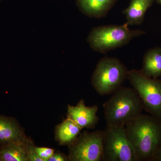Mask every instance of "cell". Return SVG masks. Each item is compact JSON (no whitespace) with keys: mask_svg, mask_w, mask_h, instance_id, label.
<instances>
[{"mask_svg":"<svg viewBox=\"0 0 161 161\" xmlns=\"http://www.w3.org/2000/svg\"><path fill=\"white\" fill-rule=\"evenodd\" d=\"M154 0H131L129 6L123 13L129 25H140L144 19L148 9Z\"/></svg>","mask_w":161,"mask_h":161,"instance_id":"7c38bea8","label":"cell"},{"mask_svg":"<svg viewBox=\"0 0 161 161\" xmlns=\"http://www.w3.org/2000/svg\"><path fill=\"white\" fill-rule=\"evenodd\" d=\"M158 3L160 4V5H161V0H157Z\"/></svg>","mask_w":161,"mask_h":161,"instance_id":"d6986e66","label":"cell"},{"mask_svg":"<svg viewBox=\"0 0 161 161\" xmlns=\"http://www.w3.org/2000/svg\"><path fill=\"white\" fill-rule=\"evenodd\" d=\"M117 0H76L78 9L89 17H105Z\"/></svg>","mask_w":161,"mask_h":161,"instance_id":"30bf717a","label":"cell"},{"mask_svg":"<svg viewBox=\"0 0 161 161\" xmlns=\"http://www.w3.org/2000/svg\"><path fill=\"white\" fill-rule=\"evenodd\" d=\"M30 139L0 147V161H28L27 152Z\"/></svg>","mask_w":161,"mask_h":161,"instance_id":"8fae6325","label":"cell"},{"mask_svg":"<svg viewBox=\"0 0 161 161\" xmlns=\"http://www.w3.org/2000/svg\"><path fill=\"white\" fill-rule=\"evenodd\" d=\"M141 70L144 75L150 78L161 77V47H154L147 52Z\"/></svg>","mask_w":161,"mask_h":161,"instance_id":"4fadbf2b","label":"cell"},{"mask_svg":"<svg viewBox=\"0 0 161 161\" xmlns=\"http://www.w3.org/2000/svg\"><path fill=\"white\" fill-rule=\"evenodd\" d=\"M152 161H161V146L156 152Z\"/></svg>","mask_w":161,"mask_h":161,"instance_id":"ac0fdd59","label":"cell"},{"mask_svg":"<svg viewBox=\"0 0 161 161\" xmlns=\"http://www.w3.org/2000/svg\"><path fill=\"white\" fill-rule=\"evenodd\" d=\"M81 130L73 120L67 118L57 127L56 139L61 145H69L77 138Z\"/></svg>","mask_w":161,"mask_h":161,"instance_id":"5bb4252c","label":"cell"},{"mask_svg":"<svg viewBox=\"0 0 161 161\" xmlns=\"http://www.w3.org/2000/svg\"><path fill=\"white\" fill-rule=\"evenodd\" d=\"M125 127L138 161H152L161 146V119L141 114Z\"/></svg>","mask_w":161,"mask_h":161,"instance_id":"6da1fadb","label":"cell"},{"mask_svg":"<svg viewBox=\"0 0 161 161\" xmlns=\"http://www.w3.org/2000/svg\"><path fill=\"white\" fill-rule=\"evenodd\" d=\"M144 34L142 30L130 29L127 23L122 25L101 26L92 29L87 42L95 51L104 53L124 46Z\"/></svg>","mask_w":161,"mask_h":161,"instance_id":"3957f363","label":"cell"},{"mask_svg":"<svg viewBox=\"0 0 161 161\" xmlns=\"http://www.w3.org/2000/svg\"><path fill=\"white\" fill-rule=\"evenodd\" d=\"M2 1H3V0H0V2H2Z\"/></svg>","mask_w":161,"mask_h":161,"instance_id":"ffe728a7","label":"cell"},{"mask_svg":"<svg viewBox=\"0 0 161 161\" xmlns=\"http://www.w3.org/2000/svg\"><path fill=\"white\" fill-rule=\"evenodd\" d=\"M102 161H138L125 126L107 125L103 130Z\"/></svg>","mask_w":161,"mask_h":161,"instance_id":"5b68a950","label":"cell"},{"mask_svg":"<svg viewBox=\"0 0 161 161\" xmlns=\"http://www.w3.org/2000/svg\"><path fill=\"white\" fill-rule=\"evenodd\" d=\"M127 79L137 92L144 109L161 119V79L150 78L141 70L128 71Z\"/></svg>","mask_w":161,"mask_h":161,"instance_id":"8992f818","label":"cell"},{"mask_svg":"<svg viewBox=\"0 0 161 161\" xmlns=\"http://www.w3.org/2000/svg\"><path fill=\"white\" fill-rule=\"evenodd\" d=\"M98 109L96 105L86 106L84 101L81 99L75 106H68L67 118L71 119L82 129H93L99 120L97 115Z\"/></svg>","mask_w":161,"mask_h":161,"instance_id":"ba28073f","label":"cell"},{"mask_svg":"<svg viewBox=\"0 0 161 161\" xmlns=\"http://www.w3.org/2000/svg\"><path fill=\"white\" fill-rule=\"evenodd\" d=\"M28 139L23 128L14 118L0 115V147Z\"/></svg>","mask_w":161,"mask_h":161,"instance_id":"9c48e42d","label":"cell"},{"mask_svg":"<svg viewBox=\"0 0 161 161\" xmlns=\"http://www.w3.org/2000/svg\"><path fill=\"white\" fill-rule=\"evenodd\" d=\"M35 146L32 141L30 140L28 144L27 158L28 161H43L38 155L35 149Z\"/></svg>","mask_w":161,"mask_h":161,"instance_id":"2e32d148","label":"cell"},{"mask_svg":"<svg viewBox=\"0 0 161 161\" xmlns=\"http://www.w3.org/2000/svg\"><path fill=\"white\" fill-rule=\"evenodd\" d=\"M107 125L125 126L142 114V103L133 88L120 86L103 105Z\"/></svg>","mask_w":161,"mask_h":161,"instance_id":"7a4b0ae2","label":"cell"},{"mask_svg":"<svg viewBox=\"0 0 161 161\" xmlns=\"http://www.w3.org/2000/svg\"><path fill=\"white\" fill-rule=\"evenodd\" d=\"M128 70L125 66L114 58L105 57L97 64L92 78V83L100 95L113 94L127 79Z\"/></svg>","mask_w":161,"mask_h":161,"instance_id":"277c9868","label":"cell"},{"mask_svg":"<svg viewBox=\"0 0 161 161\" xmlns=\"http://www.w3.org/2000/svg\"><path fill=\"white\" fill-rule=\"evenodd\" d=\"M103 131H85L69 145V161H102Z\"/></svg>","mask_w":161,"mask_h":161,"instance_id":"52a82bcc","label":"cell"},{"mask_svg":"<svg viewBox=\"0 0 161 161\" xmlns=\"http://www.w3.org/2000/svg\"><path fill=\"white\" fill-rule=\"evenodd\" d=\"M69 160L68 157L60 153H55L50 158L48 161H66Z\"/></svg>","mask_w":161,"mask_h":161,"instance_id":"e0dca14e","label":"cell"},{"mask_svg":"<svg viewBox=\"0 0 161 161\" xmlns=\"http://www.w3.org/2000/svg\"><path fill=\"white\" fill-rule=\"evenodd\" d=\"M35 149L38 155L43 161H48L50 158L55 152L54 149L47 147H37L35 146Z\"/></svg>","mask_w":161,"mask_h":161,"instance_id":"9a60e30c","label":"cell"}]
</instances>
